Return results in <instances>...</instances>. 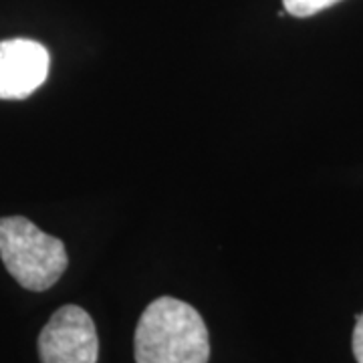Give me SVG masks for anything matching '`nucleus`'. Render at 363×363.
Returning <instances> with one entry per match:
<instances>
[{
    "mask_svg": "<svg viewBox=\"0 0 363 363\" xmlns=\"http://www.w3.org/2000/svg\"><path fill=\"white\" fill-rule=\"evenodd\" d=\"M133 353L138 363H208L206 323L180 298H156L138 321Z\"/></svg>",
    "mask_w": 363,
    "mask_h": 363,
    "instance_id": "obj_1",
    "label": "nucleus"
},
{
    "mask_svg": "<svg viewBox=\"0 0 363 363\" xmlns=\"http://www.w3.org/2000/svg\"><path fill=\"white\" fill-rule=\"evenodd\" d=\"M0 259L18 285L35 293L51 289L69 264L63 240L25 216L0 218Z\"/></svg>",
    "mask_w": 363,
    "mask_h": 363,
    "instance_id": "obj_2",
    "label": "nucleus"
},
{
    "mask_svg": "<svg viewBox=\"0 0 363 363\" xmlns=\"http://www.w3.org/2000/svg\"><path fill=\"white\" fill-rule=\"evenodd\" d=\"M40 363H97L99 337L89 313L63 305L39 335Z\"/></svg>",
    "mask_w": 363,
    "mask_h": 363,
    "instance_id": "obj_3",
    "label": "nucleus"
},
{
    "mask_svg": "<svg viewBox=\"0 0 363 363\" xmlns=\"http://www.w3.org/2000/svg\"><path fill=\"white\" fill-rule=\"evenodd\" d=\"M49 51L30 39L0 43V99H25L49 75Z\"/></svg>",
    "mask_w": 363,
    "mask_h": 363,
    "instance_id": "obj_4",
    "label": "nucleus"
},
{
    "mask_svg": "<svg viewBox=\"0 0 363 363\" xmlns=\"http://www.w3.org/2000/svg\"><path fill=\"white\" fill-rule=\"evenodd\" d=\"M341 0H283L285 4V11L297 18H307L313 14L321 13L325 9L337 4Z\"/></svg>",
    "mask_w": 363,
    "mask_h": 363,
    "instance_id": "obj_5",
    "label": "nucleus"
},
{
    "mask_svg": "<svg viewBox=\"0 0 363 363\" xmlns=\"http://www.w3.org/2000/svg\"><path fill=\"white\" fill-rule=\"evenodd\" d=\"M353 355L357 363H363V313L357 315V323L353 331Z\"/></svg>",
    "mask_w": 363,
    "mask_h": 363,
    "instance_id": "obj_6",
    "label": "nucleus"
}]
</instances>
